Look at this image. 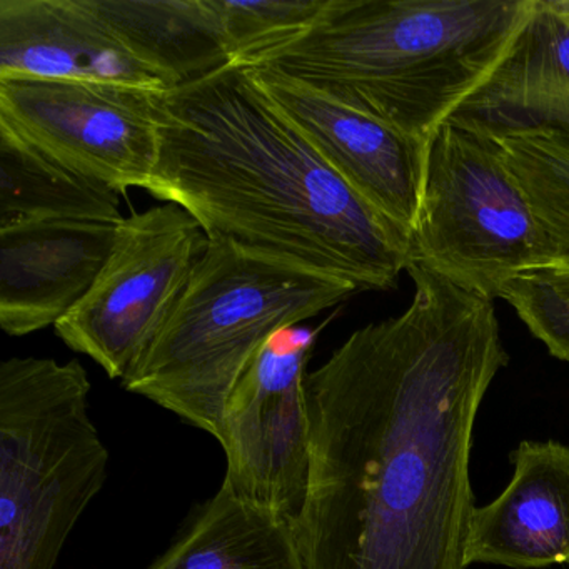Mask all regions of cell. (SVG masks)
Returning a JSON list of instances; mask_svg holds the SVG:
<instances>
[{
	"instance_id": "cell-1",
	"label": "cell",
	"mask_w": 569,
	"mask_h": 569,
	"mask_svg": "<svg viewBox=\"0 0 569 569\" xmlns=\"http://www.w3.org/2000/svg\"><path fill=\"white\" fill-rule=\"evenodd\" d=\"M402 315L306 376V569H466L476 416L509 362L495 301L416 262Z\"/></svg>"
},
{
	"instance_id": "cell-2",
	"label": "cell",
	"mask_w": 569,
	"mask_h": 569,
	"mask_svg": "<svg viewBox=\"0 0 569 569\" xmlns=\"http://www.w3.org/2000/svg\"><path fill=\"white\" fill-rule=\"evenodd\" d=\"M158 161L146 191L184 208L209 239L388 291L408 232L315 151L241 66L158 94Z\"/></svg>"
},
{
	"instance_id": "cell-3",
	"label": "cell",
	"mask_w": 569,
	"mask_h": 569,
	"mask_svg": "<svg viewBox=\"0 0 569 569\" xmlns=\"http://www.w3.org/2000/svg\"><path fill=\"white\" fill-rule=\"evenodd\" d=\"M535 0H328L269 68L429 142L495 71Z\"/></svg>"
},
{
	"instance_id": "cell-4",
	"label": "cell",
	"mask_w": 569,
	"mask_h": 569,
	"mask_svg": "<svg viewBox=\"0 0 569 569\" xmlns=\"http://www.w3.org/2000/svg\"><path fill=\"white\" fill-rule=\"evenodd\" d=\"M356 292L305 266L209 239L164 328L122 382L218 438L226 399L264 342Z\"/></svg>"
},
{
	"instance_id": "cell-5",
	"label": "cell",
	"mask_w": 569,
	"mask_h": 569,
	"mask_svg": "<svg viewBox=\"0 0 569 569\" xmlns=\"http://www.w3.org/2000/svg\"><path fill=\"white\" fill-rule=\"evenodd\" d=\"M89 395L76 359L0 365V569H54L104 488L109 451Z\"/></svg>"
},
{
	"instance_id": "cell-6",
	"label": "cell",
	"mask_w": 569,
	"mask_h": 569,
	"mask_svg": "<svg viewBox=\"0 0 569 569\" xmlns=\"http://www.w3.org/2000/svg\"><path fill=\"white\" fill-rule=\"evenodd\" d=\"M411 262L482 298L556 264L555 249L501 146L452 121L428 142Z\"/></svg>"
},
{
	"instance_id": "cell-7",
	"label": "cell",
	"mask_w": 569,
	"mask_h": 569,
	"mask_svg": "<svg viewBox=\"0 0 569 569\" xmlns=\"http://www.w3.org/2000/svg\"><path fill=\"white\" fill-rule=\"evenodd\" d=\"M208 248L201 222L174 202L124 218L94 284L56 332L109 378L124 381L164 328Z\"/></svg>"
},
{
	"instance_id": "cell-8",
	"label": "cell",
	"mask_w": 569,
	"mask_h": 569,
	"mask_svg": "<svg viewBox=\"0 0 569 569\" xmlns=\"http://www.w3.org/2000/svg\"><path fill=\"white\" fill-rule=\"evenodd\" d=\"M319 329H281L259 349L226 399L218 441L228 485L242 501L286 521L305 509L311 471L306 376Z\"/></svg>"
},
{
	"instance_id": "cell-9",
	"label": "cell",
	"mask_w": 569,
	"mask_h": 569,
	"mask_svg": "<svg viewBox=\"0 0 569 569\" xmlns=\"http://www.w3.org/2000/svg\"><path fill=\"white\" fill-rule=\"evenodd\" d=\"M159 92L118 82L2 76L0 128L124 194L144 189L154 172Z\"/></svg>"
},
{
	"instance_id": "cell-10",
	"label": "cell",
	"mask_w": 569,
	"mask_h": 569,
	"mask_svg": "<svg viewBox=\"0 0 569 569\" xmlns=\"http://www.w3.org/2000/svg\"><path fill=\"white\" fill-rule=\"evenodd\" d=\"M244 69L349 188L411 238L421 206L428 142L281 72Z\"/></svg>"
},
{
	"instance_id": "cell-11",
	"label": "cell",
	"mask_w": 569,
	"mask_h": 569,
	"mask_svg": "<svg viewBox=\"0 0 569 569\" xmlns=\"http://www.w3.org/2000/svg\"><path fill=\"white\" fill-rule=\"evenodd\" d=\"M119 224L38 221L0 229V326L26 336L56 326L104 268Z\"/></svg>"
},
{
	"instance_id": "cell-12",
	"label": "cell",
	"mask_w": 569,
	"mask_h": 569,
	"mask_svg": "<svg viewBox=\"0 0 569 569\" xmlns=\"http://www.w3.org/2000/svg\"><path fill=\"white\" fill-rule=\"evenodd\" d=\"M505 491L472 509L465 565L542 569L569 565V446L522 441Z\"/></svg>"
},
{
	"instance_id": "cell-13",
	"label": "cell",
	"mask_w": 569,
	"mask_h": 569,
	"mask_svg": "<svg viewBox=\"0 0 569 569\" xmlns=\"http://www.w3.org/2000/svg\"><path fill=\"white\" fill-rule=\"evenodd\" d=\"M81 79L166 91L91 0H0V78Z\"/></svg>"
},
{
	"instance_id": "cell-14",
	"label": "cell",
	"mask_w": 569,
	"mask_h": 569,
	"mask_svg": "<svg viewBox=\"0 0 569 569\" xmlns=\"http://www.w3.org/2000/svg\"><path fill=\"white\" fill-rule=\"evenodd\" d=\"M448 121L489 138L569 134V14L552 0H535L505 58Z\"/></svg>"
},
{
	"instance_id": "cell-15",
	"label": "cell",
	"mask_w": 569,
	"mask_h": 569,
	"mask_svg": "<svg viewBox=\"0 0 569 569\" xmlns=\"http://www.w3.org/2000/svg\"><path fill=\"white\" fill-rule=\"evenodd\" d=\"M91 6L169 89L232 66L212 0H91Z\"/></svg>"
},
{
	"instance_id": "cell-16",
	"label": "cell",
	"mask_w": 569,
	"mask_h": 569,
	"mask_svg": "<svg viewBox=\"0 0 569 569\" xmlns=\"http://www.w3.org/2000/svg\"><path fill=\"white\" fill-rule=\"evenodd\" d=\"M149 569H306L295 526L242 501L228 485Z\"/></svg>"
},
{
	"instance_id": "cell-17",
	"label": "cell",
	"mask_w": 569,
	"mask_h": 569,
	"mask_svg": "<svg viewBox=\"0 0 569 569\" xmlns=\"http://www.w3.org/2000/svg\"><path fill=\"white\" fill-rule=\"evenodd\" d=\"M121 192L0 128V229L38 221L121 224Z\"/></svg>"
},
{
	"instance_id": "cell-18",
	"label": "cell",
	"mask_w": 569,
	"mask_h": 569,
	"mask_svg": "<svg viewBox=\"0 0 569 569\" xmlns=\"http://www.w3.org/2000/svg\"><path fill=\"white\" fill-rule=\"evenodd\" d=\"M491 139L505 151L551 241V268H569V134L539 129Z\"/></svg>"
},
{
	"instance_id": "cell-19",
	"label": "cell",
	"mask_w": 569,
	"mask_h": 569,
	"mask_svg": "<svg viewBox=\"0 0 569 569\" xmlns=\"http://www.w3.org/2000/svg\"><path fill=\"white\" fill-rule=\"evenodd\" d=\"M326 4L328 0H212L232 66L242 68L306 34Z\"/></svg>"
},
{
	"instance_id": "cell-20",
	"label": "cell",
	"mask_w": 569,
	"mask_h": 569,
	"mask_svg": "<svg viewBox=\"0 0 569 569\" xmlns=\"http://www.w3.org/2000/svg\"><path fill=\"white\" fill-rule=\"evenodd\" d=\"M501 299L552 358L569 362V268H545L512 279Z\"/></svg>"
}]
</instances>
